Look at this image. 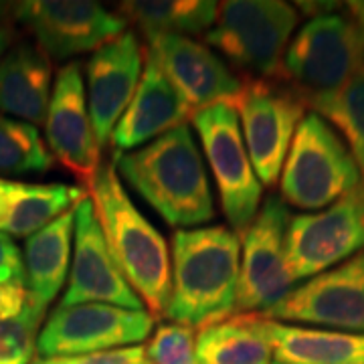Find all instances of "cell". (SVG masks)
Wrapping results in <instances>:
<instances>
[{
    "mask_svg": "<svg viewBox=\"0 0 364 364\" xmlns=\"http://www.w3.org/2000/svg\"><path fill=\"white\" fill-rule=\"evenodd\" d=\"M31 364H45V363H43L41 358H35V360H33V363H31Z\"/></svg>",
    "mask_w": 364,
    "mask_h": 364,
    "instance_id": "d6a6232c",
    "label": "cell"
},
{
    "mask_svg": "<svg viewBox=\"0 0 364 364\" xmlns=\"http://www.w3.org/2000/svg\"><path fill=\"white\" fill-rule=\"evenodd\" d=\"M51 166V152L37 126L0 114V178L43 174Z\"/></svg>",
    "mask_w": 364,
    "mask_h": 364,
    "instance_id": "d4e9b609",
    "label": "cell"
},
{
    "mask_svg": "<svg viewBox=\"0 0 364 364\" xmlns=\"http://www.w3.org/2000/svg\"><path fill=\"white\" fill-rule=\"evenodd\" d=\"M75 251L71 261L69 282L59 306L75 304H109L128 310H146L126 277L117 267L105 243L95 208L90 196L75 207Z\"/></svg>",
    "mask_w": 364,
    "mask_h": 364,
    "instance_id": "9a60e30c",
    "label": "cell"
},
{
    "mask_svg": "<svg viewBox=\"0 0 364 364\" xmlns=\"http://www.w3.org/2000/svg\"><path fill=\"white\" fill-rule=\"evenodd\" d=\"M90 200L122 275L148 312L154 318L164 316L172 289L170 249L132 203L114 162L100 166L90 186Z\"/></svg>",
    "mask_w": 364,
    "mask_h": 364,
    "instance_id": "3957f363",
    "label": "cell"
},
{
    "mask_svg": "<svg viewBox=\"0 0 364 364\" xmlns=\"http://www.w3.org/2000/svg\"><path fill=\"white\" fill-rule=\"evenodd\" d=\"M16 21L51 59L97 51L126 33V18L91 0H31L14 4Z\"/></svg>",
    "mask_w": 364,
    "mask_h": 364,
    "instance_id": "7c38bea8",
    "label": "cell"
},
{
    "mask_svg": "<svg viewBox=\"0 0 364 364\" xmlns=\"http://www.w3.org/2000/svg\"><path fill=\"white\" fill-rule=\"evenodd\" d=\"M314 109L342 134L364 182V65L334 97L314 105Z\"/></svg>",
    "mask_w": 364,
    "mask_h": 364,
    "instance_id": "484cf974",
    "label": "cell"
},
{
    "mask_svg": "<svg viewBox=\"0 0 364 364\" xmlns=\"http://www.w3.org/2000/svg\"><path fill=\"white\" fill-rule=\"evenodd\" d=\"M273 364H284V363H277V360H275V363H273Z\"/></svg>",
    "mask_w": 364,
    "mask_h": 364,
    "instance_id": "836d02e7",
    "label": "cell"
},
{
    "mask_svg": "<svg viewBox=\"0 0 364 364\" xmlns=\"http://www.w3.org/2000/svg\"><path fill=\"white\" fill-rule=\"evenodd\" d=\"M45 364H150L146 346H128L116 350L81 354V356H61V358H41Z\"/></svg>",
    "mask_w": 364,
    "mask_h": 364,
    "instance_id": "f1b7e54d",
    "label": "cell"
},
{
    "mask_svg": "<svg viewBox=\"0 0 364 364\" xmlns=\"http://www.w3.org/2000/svg\"><path fill=\"white\" fill-rule=\"evenodd\" d=\"M45 308H31L14 318H0V364H31L37 352Z\"/></svg>",
    "mask_w": 364,
    "mask_h": 364,
    "instance_id": "4316f807",
    "label": "cell"
},
{
    "mask_svg": "<svg viewBox=\"0 0 364 364\" xmlns=\"http://www.w3.org/2000/svg\"><path fill=\"white\" fill-rule=\"evenodd\" d=\"M114 166L172 227L195 229L215 217L207 166L186 124L138 150L114 154Z\"/></svg>",
    "mask_w": 364,
    "mask_h": 364,
    "instance_id": "7a4b0ae2",
    "label": "cell"
},
{
    "mask_svg": "<svg viewBox=\"0 0 364 364\" xmlns=\"http://www.w3.org/2000/svg\"><path fill=\"white\" fill-rule=\"evenodd\" d=\"M291 215L279 196H269L257 210L241 245L237 314L261 316L296 287L287 263V229Z\"/></svg>",
    "mask_w": 364,
    "mask_h": 364,
    "instance_id": "9c48e42d",
    "label": "cell"
},
{
    "mask_svg": "<svg viewBox=\"0 0 364 364\" xmlns=\"http://www.w3.org/2000/svg\"><path fill=\"white\" fill-rule=\"evenodd\" d=\"M33 298L26 289L25 282L0 284V318H14L26 312Z\"/></svg>",
    "mask_w": 364,
    "mask_h": 364,
    "instance_id": "4dcf8cb0",
    "label": "cell"
},
{
    "mask_svg": "<svg viewBox=\"0 0 364 364\" xmlns=\"http://www.w3.org/2000/svg\"><path fill=\"white\" fill-rule=\"evenodd\" d=\"M16 13H14V4H4L0 2V59L2 55L13 47V39L16 35L14 28Z\"/></svg>",
    "mask_w": 364,
    "mask_h": 364,
    "instance_id": "1f68e13d",
    "label": "cell"
},
{
    "mask_svg": "<svg viewBox=\"0 0 364 364\" xmlns=\"http://www.w3.org/2000/svg\"><path fill=\"white\" fill-rule=\"evenodd\" d=\"M188 117H193L188 104L164 75L156 59L146 51L138 90L109 138L114 154L132 152L154 142L166 132L182 126Z\"/></svg>",
    "mask_w": 364,
    "mask_h": 364,
    "instance_id": "ac0fdd59",
    "label": "cell"
},
{
    "mask_svg": "<svg viewBox=\"0 0 364 364\" xmlns=\"http://www.w3.org/2000/svg\"><path fill=\"white\" fill-rule=\"evenodd\" d=\"M51 57L33 41H18L0 59V112L45 124L53 91Z\"/></svg>",
    "mask_w": 364,
    "mask_h": 364,
    "instance_id": "d6986e66",
    "label": "cell"
},
{
    "mask_svg": "<svg viewBox=\"0 0 364 364\" xmlns=\"http://www.w3.org/2000/svg\"><path fill=\"white\" fill-rule=\"evenodd\" d=\"M146 352L150 364H196L195 330L176 322L158 326Z\"/></svg>",
    "mask_w": 364,
    "mask_h": 364,
    "instance_id": "83f0119b",
    "label": "cell"
},
{
    "mask_svg": "<svg viewBox=\"0 0 364 364\" xmlns=\"http://www.w3.org/2000/svg\"><path fill=\"white\" fill-rule=\"evenodd\" d=\"M191 119L217 182L223 215L241 239L259 210L263 184L251 164L237 112L229 104H217Z\"/></svg>",
    "mask_w": 364,
    "mask_h": 364,
    "instance_id": "ba28073f",
    "label": "cell"
},
{
    "mask_svg": "<svg viewBox=\"0 0 364 364\" xmlns=\"http://www.w3.org/2000/svg\"><path fill=\"white\" fill-rule=\"evenodd\" d=\"M282 170V200L304 210L330 207L363 182L346 142L316 112L299 122Z\"/></svg>",
    "mask_w": 364,
    "mask_h": 364,
    "instance_id": "5b68a950",
    "label": "cell"
},
{
    "mask_svg": "<svg viewBox=\"0 0 364 364\" xmlns=\"http://www.w3.org/2000/svg\"><path fill=\"white\" fill-rule=\"evenodd\" d=\"M241 239L231 227L178 229L172 237V289L166 318L193 330L233 318Z\"/></svg>",
    "mask_w": 364,
    "mask_h": 364,
    "instance_id": "6da1fadb",
    "label": "cell"
},
{
    "mask_svg": "<svg viewBox=\"0 0 364 364\" xmlns=\"http://www.w3.org/2000/svg\"><path fill=\"white\" fill-rule=\"evenodd\" d=\"M75 233V208L63 213L41 231L26 237L25 284L31 298L41 308L47 306L65 284L71 267V243Z\"/></svg>",
    "mask_w": 364,
    "mask_h": 364,
    "instance_id": "44dd1931",
    "label": "cell"
},
{
    "mask_svg": "<svg viewBox=\"0 0 364 364\" xmlns=\"http://www.w3.org/2000/svg\"><path fill=\"white\" fill-rule=\"evenodd\" d=\"M263 326L277 363L364 364V334L304 328L265 318Z\"/></svg>",
    "mask_w": 364,
    "mask_h": 364,
    "instance_id": "7402d4cb",
    "label": "cell"
},
{
    "mask_svg": "<svg viewBox=\"0 0 364 364\" xmlns=\"http://www.w3.org/2000/svg\"><path fill=\"white\" fill-rule=\"evenodd\" d=\"M364 251V182L334 205L291 217L287 263L294 279H310Z\"/></svg>",
    "mask_w": 364,
    "mask_h": 364,
    "instance_id": "8fae6325",
    "label": "cell"
},
{
    "mask_svg": "<svg viewBox=\"0 0 364 364\" xmlns=\"http://www.w3.org/2000/svg\"><path fill=\"white\" fill-rule=\"evenodd\" d=\"M85 198L79 186L0 178V235L31 237Z\"/></svg>",
    "mask_w": 364,
    "mask_h": 364,
    "instance_id": "ffe728a7",
    "label": "cell"
},
{
    "mask_svg": "<svg viewBox=\"0 0 364 364\" xmlns=\"http://www.w3.org/2000/svg\"><path fill=\"white\" fill-rule=\"evenodd\" d=\"M25 282V263L21 249L6 235H0V284Z\"/></svg>",
    "mask_w": 364,
    "mask_h": 364,
    "instance_id": "f546056e",
    "label": "cell"
},
{
    "mask_svg": "<svg viewBox=\"0 0 364 364\" xmlns=\"http://www.w3.org/2000/svg\"><path fill=\"white\" fill-rule=\"evenodd\" d=\"M261 318L364 334V251L294 287Z\"/></svg>",
    "mask_w": 364,
    "mask_h": 364,
    "instance_id": "4fadbf2b",
    "label": "cell"
},
{
    "mask_svg": "<svg viewBox=\"0 0 364 364\" xmlns=\"http://www.w3.org/2000/svg\"><path fill=\"white\" fill-rule=\"evenodd\" d=\"M144 51L136 33L126 31L91 53L87 61V109L100 148L109 142L128 109L144 71Z\"/></svg>",
    "mask_w": 364,
    "mask_h": 364,
    "instance_id": "e0dca14e",
    "label": "cell"
},
{
    "mask_svg": "<svg viewBox=\"0 0 364 364\" xmlns=\"http://www.w3.org/2000/svg\"><path fill=\"white\" fill-rule=\"evenodd\" d=\"M47 144L53 160L90 188L102 166V148L91 126L81 63L71 61L59 69L45 116Z\"/></svg>",
    "mask_w": 364,
    "mask_h": 364,
    "instance_id": "5bb4252c",
    "label": "cell"
},
{
    "mask_svg": "<svg viewBox=\"0 0 364 364\" xmlns=\"http://www.w3.org/2000/svg\"><path fill=\"white\" fill-rule=\"evenodd\" d=\"M219 4L213 0H132L122 2L117 13L126 23L150 35H198L215 25Z\"/></svg>",
    "mask_w": 364,
    "mask_h": 364,
    "instance_id": "cb8c5ba5",
    "label": "cell"
},
{
    "mask_svg": "<svg viewBox=\"0 0 364 364\" xmlns=\"http://www.w3.org/2000/svg\"><path fill=\"white\" fill-rule=\"evenodd\" d=\"M229 105L237 112L257 178L263 186H273L308 105L279 75L243 77Z\"/></svg>",
    "mask_w": 364,
    "mask_h": 364,
    "instance_id": "52a82bcc",
    "label": "cell"
},
{
    "mask_svg": "<svg viewBox=\"0 0 364 364\" xmlns=\"http://www.w3.org/2000/svg\"><path fill=\"white\" fill-rule=\"evenodd\" d=\"M298 11L279 0H227L207 31L213 49L245 77H277Z\"/></svg>",
    "mask_w": 364,
    "mask_h": 364,
    "instance_id": "8992f818",
    "label": "cell"
},
{
    "mask_svg": "<svg viewBox=\"0 0 364 364\" xmlns=\"http://www.w3.org/2000/svg\"><path fill=\"white\" fill-rule=\"evenodd\" d=\"M146 39V51L156 59L193 114L229 104L241 90V79L205 43L182 35H150Z\"/></svg>",
    "mask_w": 364,
    "mask_h": 364,
    "instance_id": "2e32d148",
    "label": "cell"
},
{
    "mask_svg": "<svg viewBox=\"0 0 364 364\" xmlns=\"http://www.w3.org/2000/svg\"><path fill=\"white\" fill-rule=\"evenodd\" d=\"M154 316L109 304L57 306L41 328L39 358L81 356L138 346L150 336Z\"/></svg>",
    "mask_w": 364,
    "mask_h": 364,
    "instance_id": "30bf717a",
    "label": "cell"
},
{
    "mask_svg": "<svg viewBox=\"0 0 364 364\" xmlns=\"http://www.w3.org/2000/svg\"><path fill=\"white\" fill-rule=\"evenodd\" d=\"M364 65V37L350 16H314L286 49L279 77L301 95L306 105L334 97Z\"/></svg>",
    "mask_w": 364,
    "mask_h": 364,
    "instance_id": "277c9868",
    "label": "cell"
},
{
    "mask_svg": "<svg viewBox=\"0 0 364 364\" xmlns=\"http://www.w3.org/2000/svg\"><path fill=\"white\" fill-rule=\"evenodd\" d=\"M273 346L263 318L237 314L196 334V364H272Z\"/></svg>",
    "mask_w": 364,
    "mask_h": 364,
    "instance_id": "603a6c76",
    "label": "cell"
}]
</instances>
